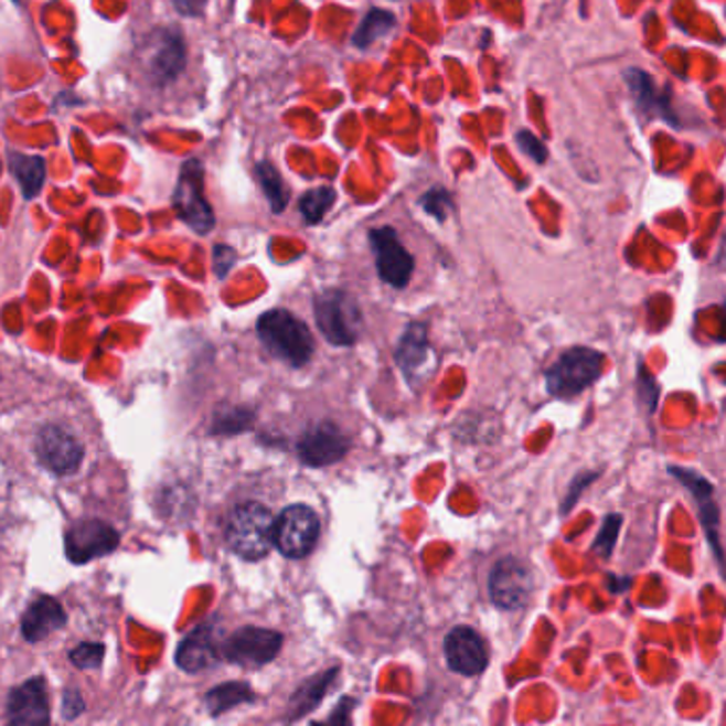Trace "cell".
Masks as SVG:
<instances>
[{
	"instance_id": "28",
	"label": "cell",
	"mask_w": 726,
	"mask_h": 726,
	"mask_svg": "<svg viewBox=\"0 0 726 726\" xmlns=\"http://www.w3.org/2000/svg\"><path fill=\"white\" fill-rule=\"evenodd\" d=\"M253 415L238 408V410H227L225 415H217L213 431L215 434H241L252 425Z\"/></svg>"
},
{
	"instance_id": "13",
	"label": "cell",
	"mask_w": 726,
	"mask_h": 726,
	"mask_svg": "<svg viewBox=\"0 0 726 726\" xmlns=\"http://www.w3.org/2000/svg\"><path fill=\"white\" fill-rule=\"evenodd\" d=\"M34 448L39 461L54 474H73L84 459V447L75 440V436L57 425L45 427L36 436Z\"/></svg>"
},
{
	"instance_id": "14",
	"label": "cell",
	"mask_w": 726,
	"mask_h": 726,
	"mask_svg": "<svg viewBox=\"0 0 726 726\" xmlns=\"http://www.w3.org/2000/svg\"><path fill=\"white\" fill-rule=\"evenodd\" d=\"M346 452H349V438L330 420L310 427L298 442V455L310 468L332 466Z\"/></svg>"
},
{
	"instance_id": "25",
	"label": "cell",
	"mask_w": 726,
	"mask_h": 726,
	"mask_svg": "<svg viewBox=\"0 0 726 726\" xmlns=\"http://www.w3.org/2000/svg\"><path fill=\"white\" fill-rule=\"evenodd\" d=\"M335 192L332 188H317L307 192L300 200V211L308 224H319L334 204Z\"/></svg>"
},
{
	"instance_id": "15",
	"label": "cell",
	"mask_w": 726,
	"mask_h": 726,
	"mask_svg": "<svg viewBox=\"0 0 726 726\" xmlns=\"http://www.w3.org/2000/svg\"><path fill=\"white\" fill-rule=\"evenodd\" d=\"M448 668L461 675H478L489 665L484 640L470 627H455L445 640Z\"/></svg>"
},
{
	"instance_id": "33",
	"label": "cell",
	"mask_w": 726,
	"mask_h": 726,
	"mask_svg": "<svg viewBox=\"0 0 726 726\" xmlns=\"http://www.w3.org/2000/svg\"><path fill=\"white\" fill-rule=\"evenodd\" d=\"M597 478V474H592V472H588V474H580L574 482H572V489H569V493L565 495V502H563V512H567V510H572V505L574 503L578 502V498H580V493L587 489L588 484L592 482Z\"/></svg>"
},
{
	"instance_id": "27",
	"label": "cell",
	"mask_w": 726,
	"mask_h": 726,
	"mask_svg": "<svg viewBox=\"0 0 726 726\" xmlns=\"http://www.w3.org/2000/svg\"><path fill=\"white\" fill-rule=\"evenodd\" d=\"M105 656V643L84 642L79 643L75 650H71V661L79 670H96L100 668Z\"/></svg>"
},
{
	"instance_id": "11",
	"label": "cell",
	"mask_w": 726,
	"mask_h": 726,
	"mask_svg": "<svg viewBox=\"0 0 726 726\" xmlns=\"http://www.w3.org/2000/svg\"><path fill=\"white\" fill-rule=\"evenodd\" d=\"M533 578L530 567L514 557L502 559L491 572L489 592L498 608L521 610L530 601Z\"/></svg>"
},
{
	"instance_id": "17",
	"label": "cell",
	"mask_w": 726,
	"mask_h": 726,
	"mask_svg": "<svg viewBox=\"0 0 726 726\" xmlns=\"http://www.w3.org/2000/svg\"><path fill=\"white\" fill-rule=\"evenodd\" d=\"M220 659L217 633L213 624H200L190 636H185L174 654V663L179 670L188 673L209 670Z\"/></svg>"
},
{
	"instance_id": "18",
	"label": "cell",
	"mask_w": 726,
	"mask_h": 726,
	"mask_svg": "<svg viewBox=\"0 0 726 726\" xmlns=\"http://www.w3.org/2000/svg\"><path fill=\"white\" fill-rule=\"evenodd\" d=\"M66 612L54 597H39L22 616V636L30 643L43 642L66 624Z\"/></svg>"
},
{
	"instance_id": "10",
	"label": "cell",
	"mask_w": 726,
	"mask_h": 726,
	"mask_svg": "<svg viewBox=\"0 0 726 726\" xmlns=\"http://www.w3.org/2000/svg\"><path fill=\"white\" fill-rule=\"evenodd\" d=\"M370 245L378 277L392 287H406L415 270V259L402 245L397 232L393 227H376L370 232Z\"/></svg>"
},
{
	"instance_id": "22",
	"label": "cell",
	"mask_w": 726,
	"mask_h": 726,
	"mask_svg": "<svg viewBox=\"0 0 726 726\" xmlns=\"http://www.w3.org/2000/svg\"><path fill=\"white\" fill-rule=\"evenodd\" d=\"M397 20L393 15L392 11H385V9H372L365 18L362 20V24L357 26V32L353 36V43L360 47V50H365L370 47L372 43H376L381 36L389 34L393 29H395Z\"/></svg>"
},
{
	"instance_id": "8",
	"label": "cell",
	"mask_w": 726,
	"mask_h": 726,
	"mask_svg": "<svg viewBox=\"0 0 726 726\" xmlns=\"http://www.w3.org/2000/svg\"><path fill=\"white\" fill-rule=\"evenodd\" d=\"M282 645V636L270 629L243 627L229 636L224 643L222 654L229 663L241 668H261L268 665Z\"/></svg>"
},
{
	"instance_id": "6",
	"label": "cell",
	"mask_w": 726,
	"mask_h": 726,
	"mask_svg": "<svg viewBox=\"0 0 726 726\" xmlns=\"http://www.w3.org/2000/svg\"><path fill=\"white\" fill-rule=\"evenodd\" d=\"M202 177H204V172L197 160L185 162L181 168V177H179L174 197H172L179 220L185 222L192 229H196L197 234H206L215 225L213 209L206 202L204 190H202Z\"/></svg>"
},
{
	"instance_id": "9",
	"label": "cell",
	"mask_w": 726,
	"mask_h": 726,
	"mask_svg": "<svg viewBox=\"0 0 726 726\" xmlns=\"http://www.w3.org/2000/svg\"><path fill=\"white\" fill-rule=\"evenodd\" d=\"M119 546V535L109 523L98 519H85L75 523L64 535V551L73 563H89V560L111 555Z\"/></svg>"
},
{
	"instance_id": "24",
	"label": "cell",
	"mask_w": 726,
	"mask_h": 726,
	"mask_svg": "<svg viewBox=\"0 0 726 726\" xmlns=\"http://www.w3.org/2000/svg\"><path fill=\"white\" fill-rule=\"evenodd\" d=\"M255 177H257L259 188L264 190V194L268 197L273 211L280 213L287 206L289 194H287V188L282 183V177H280L279 170L273 167L270 162H259L255 167Z\"/></svg>"
},
{
	"instance_id": "4",
	"label": "cell",
	"mask_w": 726,
	"mask_h": 726,
	"mask_svg": "<svg viewBox=\"0 0 726 726\" xmlns=\"http://www.w3.org/2000/svg\"><path fill=\"white\" fill-rule=\"evenodd\" d=\"M314 319L335 346H351L357 342L362 330V312L357 302L338 289H328L314 298Z\"/></svg>"
},
{
	"instance_id": "16",
	"label": "cell",
	"mask_w": 726,
	"mask_h": 726,
	"mask_svg": "<svg viewBox=\"0 0 726 726\" xmlns=\"http://www.w3.org/2000/svg\"><path fill=\"white\" fill-rule=\"evenodd\" d=\"M395 360L410 383H420L434 372L436 355L423 325H410L406 330L397 344Z\"/></svg>"
},
{
	"instance_id": "23",
	"label": "cell",
	"mask_w": 726,
	"mask_h": 726,
	"mask_svg": "<svg viewBox=\"0 0 726 726\" xmlns=\"http://www.w3.org/2000/svg\"><path fill=\"white\" fill-rule=\"evenodd\" d=\"M253 698H255V695H253V691L247 684L229 682V684H222V686L206 693V707L213 716H220V714L229 712L232 707H236L241 703H249Z\"/></svg>"
},
{
	"instance_id": "34",
	"label": "cell",
	"mask_w": 726,
	"mask_h": 726,
	"mask_svg": "<svg viewBox=\"0 0 726 726\" xmlns=\"http://www.w3.org/2000/svg\"><path fill=\"white\" fill-rule=\"evenodd\" d=\"M209 0H170V4L185 18H197L204 13Z\"/></svg>"
},
{
	"instance_id": "1",
	"label": "cell",
	"mask_w": 726,
	"mask_h": 726,
	"mask_svg": "<svg viewBox=\"0 0 726 726\" xmlns=\"http://www.w3.org/2000/svg\"><path fill=\"white\" fill-rule=\"evenodd\" d=\"M275 516L261 503H241L232 510L225 525L227 546L245 560L264 559L275 546Z\"/></svg>"
},
{
	"instance_id": "29",
	"label": "cell",
	"mask_w": 726,
	"mask_h": 726,
	"mask_svg": "<svg viewBox=\"0 0 726 726\" xmlns=\"http://www.w3.org/2000/svg\"><path fill=\"white\" fill-rule=\"evenodd\" d=\"M420 204L425 206V211L429 215H434L438 222L447 220L448 213H450V196L447 192L442 190H434V192H427L425 197L420 200Z\"/></svg>"
},
{
	"instance_id": "19",
	"label": "cell",
	"mask_w": 726,
	"mask_h": 726,
	"mask_svg": "<svg viewBox=\"0 0 726 726\" xmlns=\"http://www.w3.org/2000/svg\"><path fill=\"white\" fill-rule=\"evenodd\" d=\"M624 79H627V85H629V89H631V94H633L638 107H640L643 113H648V115H659V117L668 119L671 124H675L673 111H671L670 107V100L661 94V89L656 87L654 79H652L648 73H643L640 68H631V71H627Z\"/></svg>"
},
{
	"instance_id": "30",
	"label": "cell",
	"mask_w": 726,
	"mask_h": 726,
	"mask_svg": "<svg viewBox=\"0 0 726 726\" xmlns=\"http://www.w3.org/2000/svg\"><path fill=\"white\" fill-rule=\"evenodd\" d=\"M516 142H519V147L530 156L531 160H535L537 164H544V162H546L548 151H546L544 142L537 139V137H533L531 132L523 130V132L516 135Z\"/></svg>"
},
{
	"instance_id": "3",
	"label": "cell",
	"mask_w": 726,
	"mask_h": 726,
	"mask_svg": "<svg viewBox=\"0 0 726 726\" xmlns=\"http://www.w3.org/2000/svg\"><path fill=\"white\" fill-rule=\"evenodd\" d=\"M606 357L588 346L565 351L546 372V389L555 397H574L588 389L604 372Z\"/></svg>"
},
{
	"instance_id": "20",
	"label": "cell",
	"mask_w": 726,
	"mask_h": 726,
	"mask_svg": "<svg viewBox=\"0 0 726 726\" xmlns=\"http://www.w3.org/2000/svg\"><path fill=\"white\" fill-rule=\"evenodd\" d=\"M335 675H338V670H332L307 680V682H305V684L291 695L289 709H287V712H289L287 723L300 720L302 716H307L308 712H312V709L323 701L325 693L330 691V686L334 684Z\"/></svg>"
},
{
	"instance_id": "32",
	"label": "cell",
	"mask_w": 726,
	"mask_h": 726,
	"mask_svg": "<svg viewBox=\"0 0 726 726\" xmlns=\"http://www.w3.org/2000/svg\"><path fill=\"white\" fill-rule=\"evenodd\" d=\"M355 707L353 698H342V703L338 705L332 714V718H328L325 723H319L314 726H351V709Z\"/></svg>"
},
{
	"instance_id": "31",
	"label": "cell",
	"mask_w": 726,
	"mask_h": 726,
	"mask_svg": "<svg viewBox=\"0 0 726 726\" xmlns=\"http://www.w3.org/2000/svg\"><path fill=\"white\" fill-rule=\"evenodd\" d=\"M84 698H82V695L77 691L71 688V691L64 693V698H62V714H64V718L75 720L79 714H84Z\"/></svg>"
},
{
	"instance_id": "5",
	"label": "cell",
	"mask_w": 726,
	"mask_h": 726,
	"mask_svg": "<svg viewBox=\"0 0 726 726\" xmlns=\"http://www.w3.org/2000/svg\"><path fill=\"white\" fill-rule=\"evenodd\" d=\"M321 523L314 510L308 505H289L285 508L275 525V546L287 559H305L319 540Z\"/></svg>"
},
{
	"instance_id": "26",
	"label": "cell",
	"mask_w": 726,
	"mask_h": 726,
	"mask_svg": "<svg viewBox=\"0 0 726 726\" xmlns=\"http://www.w3.org/2000/svg\"><path fill=\"white\" fill-rule=\"evenodd\" d=\"M620 527H622V516L620 514H608L606 516V521H604V525L599 530V535L592 542V551L599 557H610L612 555Z\"/></svg>"
},
{
	"instance_id": "12",
	"label": "cell",
	"mask_w": 726,
	"mask_h": 726,
	"mask_svg": "<svg viewBox=\"0 0 726 726\" xmlns=\"http://www.w3.org/2000/svg\"><path fill=\"white\" fill-rule=\"evenodd\" d=\"M9 726H52V707L43 677H30L11 691L7 703Z\"/></svg>"
},
{
	"instance_id": "2",
	"label": "cell",
	"mask_w": 726,
	"mask_h": 726,
	"mask_svg": "<svg viewBox=\"0 0 726 726\" xmlns=\"http://www.w3.org/2000/svg\"><path fill=\"white\" fill-rule=\"evenodd\" d=\"M257 335L275 357L298 367L314 353V340L307 323L282 308L261 314L257 321Z\"/></svg>"
},
{
	"instance_id": "21",
	"label": "cell",
	"mask_w": 726,
	"mask_h": 726,
	"mask_svg": "<svg viewBox=\"0 0 726 726\" xmlns=\"http://www.w3.org/2000/svg\"><path fill=\"white\" fill-rule=\"evenodd\" d=\"M9 164H11V172L18 179L24 196H36L45 183V162L36 156L11 153Z\"/></svg>"
},
{
	"instance_id": "35",
	"label": "cell",
	"mask_w": 726,
	"mask_h": 726,
	"mask_svg": "<svg viewBox=\"0 0 726 726\" xmlns=\"http://www.w3.org/2000/svg\"><path fill=\"white\" fill-rule=\"evenodd\" d=\"M725 252H726V245H725Z\"/></svg>"
},
{
	"instance_id": "7",
	"label": "cell",
	"mask_w": 726,
	"mask_h": 726,
	"mask_svg": "<svg viewBox=\"0 0 726 726\" xmlns=\"http://www.w3.org/2000/svg\"><path fill=\"white\" fill-rule=\"evenodd\" d=\"M140 60L156 84L177 79L185 66V43L179 30H156L142 45Z\"/></svg>"
}]
</instances>
